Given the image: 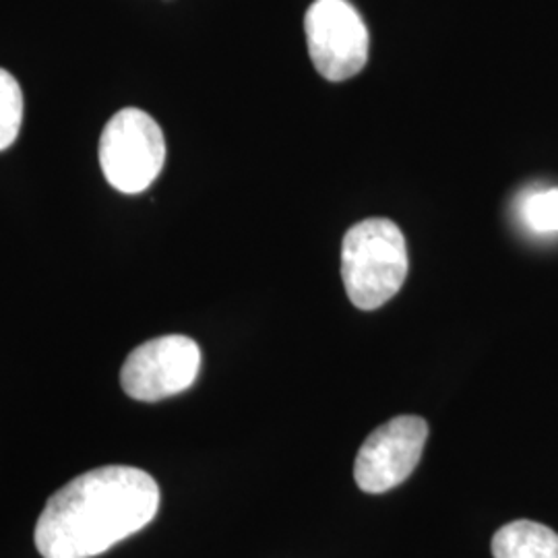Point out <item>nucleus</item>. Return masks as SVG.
I'll return each instance as SVG.
<instances>
[{
    "mask_svg": "<svg viewBox=\"0 0 558 558\" xmlns=\"http://www.w3.org/2000/svg\"><path fill=\"white\" fill-rule=\"evenodd\" d=\"M160 509L158 482L131 465L85 472L52 495L36 525L44 558H94L108 553Z\"/></svg>",
    "mask_w": 558,
    "mask_h": 558,
    "instance_id": "1",
    "label": "nucleus"
},
{
    "mask_svg": "<svg viewBox=\"0 0 558 558\" xmlns=\"http://www.w3.org/2000/svg\"><path fill=\"white\" fill-rule=\"evenodd\" d=\"M408 265L405 236L391 220L359 221L341 242V279L360 311H375L393 299L408 278Z\"/></svg>",
    "mask_w": 558,
    "mask_h": 558,
    "instance_id": "2",
    "label": "nucleus"
},
{
    "mask_svg": "<svg viewBox=\"0 0 558 558\" xmlns=\"http://www.w3.org/2000/svg\"><path fill=\"white\" fill-rule=\"evenodd\" d=\"M166 140L160 124L140 108H122L104 126L100 166L112 189L140 195L160 177Z\"/></svg>",
    "mask_w": 558,
    "mask_h": 558,
    "instance_id": "3",
    "label": "nucleus"
},
{
    "mask_svg": "<svg viewBox=\"0 0 558 558\" xmlns=\"http://www.w3.org/2000/svg\"><path fill=\"white\" fill-rule=\"evenodd\" d=\"M304 34L323 80H352L368 62V27L348 0H315L304 17Z\"/></svg>",
    "mask_w": 558,
    "mask_h": 558,
    "instance_id": "4",
    "label": "nucleus"
},
{
    "mask_svg": "<svg viewBox=\"0 0 558 558\" xmlns=\"http://www.w3.org/2000/svg\"><path fill=\"white\" fill-rule=\"evenodd\" d=\"M201 350L186 336H161L135 348L122 364L120 385L129 398L161 401L193 387L199 377Z\"/></svg>",
    "mask_w": 558,
    "mask_h": 558,
    "instance_id": "5",
    "label": "nucleus"
},
{
    "mask_svg": "<svg viewBox=\"0 0 558 558\" xmlns=\"http://www.w3.org/2000/svg\"><path fill=\"white\" fill-rule=\"evenodd\" d=\"M426 439L428 424L418 416H398L380 424L360 447L356 484L371 495L396 488L416 470Z\"/></svg>",
    "mask_w": 558,
    "mask_h": 558,
    "instance_id": "6",
    "label": "nucleus"
},
{
    "mask_svg": "<svg viewBox=\"0 0 558 558\" xmlns=\"http://www.w3.org/2000/svg\"><path fill=\"white\" fill-rule=\"evenodd\" d=\"M495 558H558V534L536 521L502 525L493 538Z\"/></svg>",
    "mask_w": 558,
    "mask_h": 558,
    "instance_id": "7",
    "label": "nucleus"
},
{
    "mask_svg": "<svg viewBox=\"0 0 558 558\" xmlns=\"http://www.w3.org/2000/svg\"><path fill=\"white\" fill-rule=\"evenodd\" d=\"M23 122V92L20 81L0 69V151L9 149L20 137Z\"/></svg>",
    "mask_w": 558,
    "mask_h": 558,
    "instance_id": "8",
    "label": "nucleus"
},
{
    "mask_svg": "<svg viewBox=\"0 0 558 558\" xmlns=\"http://www.w3.org/2000/svg\"><path fill=\"white\" fill-rule=\"evenodd\" d=\"M521 216L534 232L557 234L558 186L530 193L521 203Z\"/></svg>",
    "mask_w": 558,
    "mask_h": 558,
    "instance_id": "9",
    "label": "nucleus"
}]
</instances>
